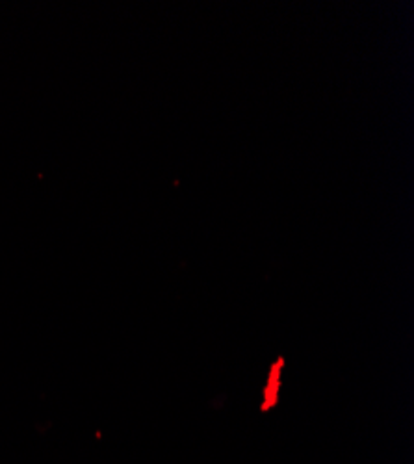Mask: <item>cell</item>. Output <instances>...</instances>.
I'll return each instance as SVG.
<instances>
[{
	"mask_svg": "<svg viewBox=\"0 0 414 464\" xmlns=\"http://www.w3.org/2000/svg\"><path fill=\"white\" fill-rule=\"evenodd\" d=\"M281 368H283V361H279L272 368V373L268 375V384L265 389V401H262V407H260L262 412L272 411L279 401V386H281V373L279 372H281Z\"/></svg>",
	"mask_w": 414,
	"mask_h": 464,
	"instance_id": "1",
	"label": "cell"
}]
</instances>
